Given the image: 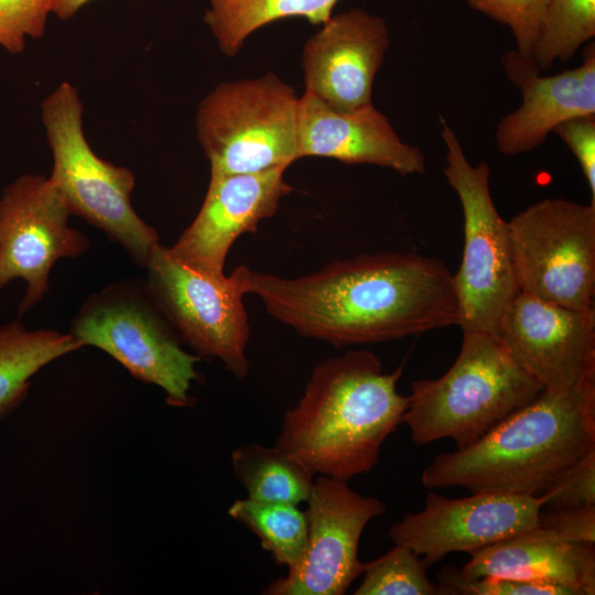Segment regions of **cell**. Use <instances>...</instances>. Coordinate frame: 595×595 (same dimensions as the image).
<instances>
[{"instance_id": "1f68e13d", "label": "cell", "mask_w": 595, "mask_h": 595, "mask_svg": "<svg viewBox=\"0 0 595 595\" xmlns=\"http://www.w3.org/2000/svg\"><path fill=\"white\" fill-rule=\"evenodd\" d=\"M89 1L91 0H53L52 13L62 20H67Z\"/></svg>"}, {"instance_id": "484cf974", "label": "cell", "mask_w": 595, "mask_h": 595, "mask_svg": "<svg viewBox=\"0 0 595 595\" xmlns=\"http://www.w3.org/2000/svg\"><path fill=\"white\" fill-rule=\"evenodd\" d=\"M440 595H572L566 587L544 580L483 576L467 578L454 566L437 576Z\"/></svg>"}, {"instance_id": "7a4b0ae2", "label": "cell", "mask_w": 595, "mask_h": 595, "mask_svg": "<svg viewBox=\"0 0 595 595\" xmlns=\"http://www.w3.org/2000/svg\"><path fill=\"white\" fill-rule=\"evenodd\" d=\"M402 372V367L383 372L367 349L322 360L286 411L274 445L314 476L348 482L369 473L409 405L398 391Z\"/></svg>"}, {"instance_id": "8992f818", "label": "cell", "mask_w": 595, "mask_h": 595, "mask_svg": "<svg viewBox=\"0 0 595 595\" xmlns=\"http://www.w3.org/2000/svg\"><path fill=\"white\" fill-rule=\"evenodd\" d=\"M69 334L83 346L107 353L136 379L161 388L171 405L191 402L201 357L182 348L144 280L123 279L90 294L74 316Z\"/></svg>"}, {"instance_id": "d6986e66", "label": "cell", "mask_w": 595, "mask_h": 595, "mask_svg": "<svg viewBox=\"0 0 595 595\" xmlns=\"http://www.w3.org/2000/svg\"><path fill=\"white\" fill-rule=\"evenodd\" d=\"M470 555L461 570L467 578L544 580L566 587L572 595L595 594V547L565 541L541 526Z\"/></svg>"}, {"instance_id": "d4e9b609", "label": "cell", "mask_w": 595, "mask_h": 595, "mask_svg": "<svg viewBox=\"0 0 595 595\" xmlns=\"http://www.w3.org/2000/svg\"><path fill=\"white\" fill-rule=\"evenodd\" d=\"M419 555L409 547L394 544L383 555L365 563L363 581L355 595H440Z\"/></svg>"}, {"instance_id": "f546056e", "label": "cell", "mask_w": 595, "mask_h": 595, "mask_svg": "<svg viewBox=\"0 0 595 595\" xmlns=\"http://www.w3.org/2000/svg\"><path fill=\"white\" fill-rule=\"evenodd\" d=\"M553 133L569 147L587 181L595 203V115L578 116L559 125Z\"/></svg>"}, {"instance_id": "603a6c76", "label": "cell", "mask_w": 595, "mask_h": 595, "mask_svg": "<svg viewBox=\"0 0 595 595\" xmlns=\"http://www.w3.org/2000/svg\"><path fill=\"white\" fill-rule=\"evenodd\" d=\"M228 515L248 528L273 561L288 570L301 560L307 539V518L299 505L236 499Z\"/></svg>"}, {"instance_id": "83f0119b", "label": "cell", "mask_w": 595, "mask_h": 595, "mask_svg": "<svg viewBox=\"0 0 595 595\" xmlns=\"http://www.w3.org/2000/svg\"><path fill=\"white\" fill-rule=\"evenodd\" d=\"M548 0H465L468 7L506 25L516 52L530 57L539 23Z\"/></svg>"}, {"instance_id": "4fadbf2b", "label": "cell", "mask_w": 595, "mask_h": 595, "mask_svg": "<svg viewBox=\"0 0 595 595\" xmlns=\"http://www.w3.org/2000/svg\"><path fill=\"white\" fill-rule=\"evenodd\" d=\"M472 494L453 499L429 493L422 510L405 513L390 527V540L424 555L429 566L451 552L473 554L538 527L547 504L544 494Z\"/></svg>"}, {"instance_id": "2e32d148", "label": "cell", "mask_w": 595, "mask_h": 595, "mask_svg": "<svg viewBox=\"0 0 595 595\" xmlns=\"http://www.w3.org/2000/svg\"><path fill=\"white\" fill-rule=\"evenodd\" d=\"M386 21L363 9L332 15L303 48L305 91L337 110L371 102L374 79L389 46Z\"/></svg>"}, {"instance_id": "9a60e30c", "label": "cell", "mask_w": 595, "mask_h": 595, "mask_svg": "<svg viewBox=\"0 0 595 595\" xmlns=\"http://www.w3.org/2000/svg\"><path fill=\"white\" fill-rule=\"evenodd\" d=\"M285 167L258 173L210 174L204 202L194 220L169 247L186 266L221 277L228 252L246 232L272 217L292 192Z\"/></svg>"}, {"instance_id": "52a82bcc", "label": "cell", "mask_w": 595, "mask_h": 595, "mask_svg": "<svg viewBox=\"0 0 595 595\" xmlns=\"http://www.w3.org/2000/svg\"><path fill=\"white\" fill-rule=\"evenodd\" d=\"M298 101L275 74L225 82L198 104L197 139L210 174L288 169L298 153Z\"/></svg>"}, {"instance_id": "3957f363", "label": "cell", "mask_w": 595, "mask_h": 595, "mask_svg": "<svg viewBox=\"0 0 595 595\" xmlns=\"http://www.w3.org/2000/svg\"><path fill=\"white\" fill-rule=\"evenodd\" d=\"M595 448V370L563 390L543 389L474 443L436 455L429 489L538 495Z\"/></svg>"}, {"instance_id": "44dd1931", "label": "cell", "mask_w": 595, "mask_h": 595, "mask_svg": "<svg viewBox=\"0 0 595 595\" xmlns=\"http://www.w3.org/2000/svg\"><path fill=\"white\" fill-rule=\"evenodd\" d=\"M204 21L219 50L236 55L246 39L259 28L279 19L305 18L323 24L332 15L338 0H208Z\"/></svg>"}, {"instance_id": "30bf717a", "label": "cell", "mask_w": 595, "mask_h": 595, "mask_svg": "<svg viewBox=\"0 0 595 595\" xmlns=\"http://www.w3.org/2000/svg\"><path fill=\"white\" fill-rule=\"evenodd\" d=\"M508 231L520 292L571 309L594 307L595 203L544 198L508 220Z\"/></svg>"}, {"instance_id": "5bb4252c", "label": "cell", "mask_w": 595, "mask_h": 595, "mask_svg": "<svg viewBox=\"0 0 595 595\" xmlns=\"http://www.w3.org/2000/svg\"><path fill=\"white\" fill-rule=\"evenodd\" d=\"M497 335L543 389L572 387L595 370V310H577L519 292Z\"/></svg>"}, {"instance_id": "277c9868", "label": "cell", "mask_w": 595, "mask_h": 595, "mask_svg": "<svg viewBox=\"0 0 595 595\" xmlns=\"http://www.w3.org/2000/svg\"><path fill=\"white\" fill-rule=\"evenodd\" d=\"M542 390L497 334L465 331L459 354L443 376L412 382L402 423L418 445L451 439L462 448Z\"/></svg>"}, {"instance_id": "6da1fadb", "label": "cell", "mask_w": 595, "mask_h": 595, "mask_svg": "<svg viewBox=\"0 0 595 595\" xmlns=\"http://www.w3.org/2000/svg\"><path fill=\"white\" fill-rule=\"evenodd\" d=\"M244 286L298 335L336 347L458 324L453 274L441 260L416 252L364 253L296 278L246 266Z\"/></svg>"}, {"instance_id": "e0dca14e", "label": "cell", "mask_w": 595, "mask_h": 595, "mask_svg": "<svg viewBox=\"0 0 595 595\" xmlns=\"http://www.w3.org/2000/svg\"><path fill=\"white\" fill-rule=\"evenodd\" d=\"M506 76L521 93L522 101L496 129V144L505 155L540 147L564 121L595 115V48L588 45L583 62L573 69L542 75L530 57L516 50L502 56Z\"/></svg>"}, {"instance_id": "7402d4cb", "label": "cell", "mask_w": 595, "mask_h": 595, "mask_svg": "<svg viewBox=\"0 0 595 595\" xmlns=\"http://www.w3.org/2000/svg\"><path fill=\"white\" fill-rule=\"evenodd\" d=\"M230 458L249 499L300 505L311 495L316 476L275 445L247 443L234 448Z\"/></svg>"}, {"instance_id": "ba28073f", "label": "cell", "mask_w": 595, "mask_h": 595, "mask_svg": "<svg viewBox=\"0 0 595 595\" xmlns=\"http://www.w3.org/2000/svg\"><path fill=\"white\" fill-rule=\"evenodd\" d=\"M444 142L443 173L455 191L464 217V249L453 274L458 326L465 331L497 334L500 320L520 292L515 274L508 221L502 219L489 187L486 161L473 165L453 128L441 118Z\"/></svg>"}, {"instance_id": "ffe728a7", "label": "cell", "mask_w": 595, "mask_h": 595, "mask_svg": "<svg viewBox=\"0 0 595 595\" xmlns=\"http://www.w3.org/2000/svg\"><path fill=\"white\" fill-rule=\"evenodd\" d=\"M82 347L69 333L31 331L19 321L0 324V419L21 404L36 372Z\"/></svg>"}, {"instance_id": "4dcf8cb0", "label": "cell", "mask_w": 595, "mask_h": 595, "mask_svg": "<svg viewBox=\"0 0 595 595\" xmlns=\"http://www.w3.org/2000/svg\"><path fill=\"white\" fill-rule=\"evenodd\" d=\"M539 526L552 530L565 541L595 545V505L547 511L542 508Z\"/></svg>"}, {"instance_id": "4316f807", "label": "cell", "mask_w": 595, "mask_h": 595, "mask_svg": "<svg viewBox=\"0 0 595 595\" xmlns=\"http://www.w3.org/2000/svg\"><path fill=\"white\" fill-rule=\"evenodd\" d=\"M52 4L53 0H0V47L20 54L28 39H41Z\"/></svg>"}, {"instance_id": "f1b7e54d", "label": "cell", "mask_w": 595, "mask_h": 595, "mask_svg": "<svg viewBox=\"0 0 595 595\" xmlns=\"http://www.w3.org/2000/svg\"><path fill=\"white\" fill-rule=\"evenodd\" d=\"M540 494L547 496L545 506L551 508L594 506L595 448L565 468Z\"/></svg>"}, {"instance_id": "9c48e42d", "label": "cell", "mask_w": 595, "mask_h": 595, "mask_svg": "<svg viewBox=\"0 0 595 595\" xmlns=\"http://www.w3.org/2000/svg\"><path fill=\"white\" fill-rule=\"evenodd\" d=\"M144 268L147 289L181 342L201 358L220 360L235 378H247L246 266L228 275H210L181 262L159 244Z\"/></svg>"}, {"instance_id": "8fae6325", "label": "cell", "mask_w": 595, "mask_h": 595, "mask_svg": "<svg viewBox=\"0 0 595 595\" xmlns=\"http://www.w3.org/2000/svg\"><path fill=\"white\" fill-rule=\"evenodd\" d=\"M72 213L50 180L22 174L0 195V290L13 280L26 283L22 315L50 289V273L62 258H76L89 240L69 226Z\"/></svg>"}, {"instance_id": "ac0fdd59", "label": "cell", "mask_w": 595, "mask_h": 595, "mask_svg": "<svg viewBox=\"0 0 595 595\" xmlns=\"http://www.w3.org/2000/svg\"><path fill=\"white\" fill-rule=\"evenodd\" d=\"M298 153L378 165L401 175L423 174L426 169L422 151L402 141L372 104L337 110L305 90L298 101Z\"/></svg>"}, {"instance_id": "cb8c5ba5", "label": "cell", "mask_w": 595, "mask_h": 595, "mask_svg": "<svg viewBox=\"0 0 595 595\" xmlns=\"http://www.w3.org/2000/svg\"><path fill=\"white\" fill-rule=\"evenodd\" d=\"M595 36V0H548L530 58L540 71L569 61Z\"/></svg>"}, {"instance_id": "7c38bea8", "label": "cell", "mask_w": 595, "mask_h": 595, "mask_svg": "<svg viewBox=\"0 0 595 595\" xmlns=\"http://www.w3.org/2000/svg\"><path fill=\"white\" fill-rule=\"evenodd\" d=\"M307 539L300 562L270 582L268 595H343L363 574L361 534L386 506L351 489L346 480L316 476L306 500Z\"/></svg>"}, {"instance_id": "5b68a950", "label": "cell", "mask_w": 595, "mask_h": 595, "mask_svg": "<svg viewBox=\"0 0 595 595\" xmlns=\"http://www.w3.org/2000/svg\"><path fill=\"white\" fill-rule=\"evenodd\" d=\"M41 120L53 156L50 180L72 215L102 230L144 268L160 244L159 235L131 205L132 172L101 159L88 143L83 104L73 84L63 82L44 98Z\"/></svg>"}]
</instances>
